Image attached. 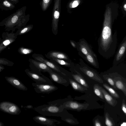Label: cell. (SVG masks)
<instances>
[{
  "label": "cell",
  "instance_id": "7402d4cb",
  "mask_svg": "<svg viewBox=\"0 0 126 126\" xmlns=\"http://www.w3.org/2000/svg\"><path fill=\"white\" fill-rule=\"evenodd\" d=\"M61 118L62 120L70 124L74 125L76 123L75 121L70 115V114L68 113L67 111Z\"/></svg>",
  "mask_w": 126,
  "mask_h": 126
},
{
  "label": "cell",
  "instance_id": "e0dca14e",
  "mask_svg": "<svg viewBox=\"0 0 126 126\" xmlns=\"http://www.w3.org/2000/svg\"><path fill=\"white\" fill-rule=\"evenodd\" d=\"M49 59L50 61L55 64L56 63L63 66L71 68L75 66L74 64L71 61L55 58H52Z\"/></svg>",
  "mask_w": 126,
  "mask_h": 126
},
{
  "label": "cell",
  "instance_id": "5b68a950",
  "mask_svg": "<svg viewBox=\"0 0 126 126\" xmlns=\"http://www.w3.org/2000/svg\"><path fill=\"white\" fill-rule=\"evenodd\" d=\"M17 35L16 33L12 31L4 32L2 34V39L0 43V54L9 45L14 42L17 38Z\"/></svg>",
  "mask_w": 126,
  "mask_h": 126
},
{
  "label": "cell",
  "instance_id": "5bb4252c",
  "mask_svg": "<svg viewBox=\"0 0 126 126\" xmlns=\"http://www.w3.org/2000/svg\"><path fill=\"white\" fill-rule=\"evenodd\" d=\"M48 73L50 78L52 81L66 87H67L69 85V82L68 80L58 73L53 71Z\"/></svg>",
  "mask_w": 126,
  "mask_h": 126
},
{
  "label": "cell",
  "instance_id": "277c9868",
  "mask_svg": "<svg viewBox=\"0 0 126 126\" xmlns=\"http://www.w3.org/2000/svg\"><path fill=\"white\" fill-rule=\"evenodd\" d=\"M29 61L31 70L39 75H43L41 72L48 73L53 71L51 68L42 62L31 58L29 59Z\"/></svg>",
  "mask_w": 126,
  "mask_h": 126
},
{
  "label": "cell",
  "instance_id": "2e32d148",
  "mask_svg": "<svg viewBox=\"0 0 126 126\" xmlns=\"http://www.w3.org/2000/svg\"><path fill=\"white\" fill-rule=\"evenodd\" d=\"M86 62L95 68H99V64L97 56L95 54L90 53L85 56H81Z\"/></svg>",
  "mask_w": 126,
  "mask_h": 126
},
{
  "label": "cell",
  "instance_id": "8992f818",
  "mask_svg": "<svg viewBox=\"0 0 126 126\" xmlns=\"http://www.w3.org/2000/svg\"><path fill=\"white\" fill-rule=\"evenodd\" d=\"M0 110L11 115H19L21 111L18 106L9 101H5L0 103Z\"/></svg>",
  "mask_w": 126,
  "mask_h": 126
},
{
  "label": "cell",
  "instance_id": "d590c367",
  "mask_svg": "<svg viewBox=\"0 0 126 126\" xmlns=\"http://www.w3.org/2000/svg\"><path fill=\"white\" fill-rule=\"evenodd\" d=\"M4 4L7 7H9L10 6V4L7 1L5 0L3 2Z\"/></svg>",
  "mask_w": 126,
  "mask_h": 126
},
{
  "label": "cell",
  "instance_id": "cb8c5ba5",
  "mask_svg": "<svg viewBox=\"0 0 126 126\" xmlns=\"http://www.w3.org/2000/svg\"><path fill=\"white\" fill-rule=\"evenodd\" d=\"M93 88L94 92L95 94L102 99L104 100V98L99 86L98 84H95Z\"/></svg>",
  "mask_w": 126,
  "mask_h": 126
},
{
  "label": "cell",
  "instance_id": "83f0119b",
  "mask_svg": "<svg viewBox=\"0 0 126 126\" xmlns=\"http://www.w3.org/2000/svg\"><path fill=\"white\" fill-rule=\"evenodd\" d=\"M14 63L6 59L0 57V64L7 66H12L14 64Z\"/></svg>",
  "mask_w": 126,
  "mask_h": 126
},
{
  "label": "cell",
  "instance_id": "30bf717a",
  "mask_svg": "<svg viewBox=\"0 0 126 126\" xmlns=\"http://www.w3.org/2000/svg\"><path fill=\"white\" fill-rule=\"evenodd\" d=\"M25 71L27 75L36 83L53 84L50 79L43 74L42 75H39L28 69H26Z\"/></svg>",
  "mask_w": 126,
  "mask_h": 126
},
{
  "label": "cell",
  "instance_id": "603a6c76",
  "mask_svg": "<svg viewBox=\"0 0 126 126\" xmlns=\"http://www.w3.org/2000/svg\"><path fill=\"white\" fill-rule=\"evenodd\" d=\"M32 26H31L26 27L19 29L16 33L17 36L23 35L28 32L32 29Z\"/></svg>",
  "mask_w": 126,
  "mask_h": 126
},
{
  "label": "cell",
  "instance_id": "8fae6325",
  "mask_svg": "<svg viewBox=\"0 0 126 126\" xmlns=\"http://www.w3.org/2000/svg\"><path fill=\"white\" fill-rule=\"evenodd\" d=\"M33 119L37 123L47 126H56L61 123L57 120L48 118L42 115L35 116Z\"/></svg>",
  "mask_w": 126,
  "mask_h": 126
},
{
  "label": "cell",
  "instance_id": "6da1fadb",
  "mask_svg": "<svg viewBox=\"0 0 126 126\" xmlns=\"http://www.w3.org/2000/svg\"><path fill=\"white\" fill-rule=\"evenodd\" d=\"M34 110L41 115L45 116L61 117L67 111L61 105L48 104H44L35 107Z\"/></svg>",
  "mask_w": 126,
  "mask_h": 126
},
{
  "label": "cell",
  "instance_id": "74e56055",
  "mask_svg": "<svg viewBox=\"0 0 126 126\" xmlns=\"http://www.w3.org/2000/svg\"><path fill=\"white\" fill-rule=\"evenodd\" d=\"M24 107L27 109H32L33 108V106L31 105H28Z\"/></svg>",
  "mask_w": 126,
  "mask_h": 126
},
{
  "label": "cell",
  "instance_id": "836d02e7",
  "mask_svg": "<svg viewBox=\"0 0 126 126\" xmlns=\"http://www.w3.org/2000/svg\"><path fill=\"white\" fill-rule=\"evenodd\" d=\"M70 43L71 46L75 48H76V42L73 40H70Z\"/></svg>",
  "mask_w": 126,
  "mask_h": 126
},
{
  "label": "cell",
  "instance_id": "ac0fdd59",
  "mask_svg": "<svg viewBox=\"0 0 126 126\" xmlns=\"http://www.w3.org/2000/svg\"><path fill=\"white\" fill-rule=\"evenodd\" d=\"M99 87L106 101L110 105L113 107L115 106L117 103V101L109 94L103 88L100 86Z\"/></svg>",
  "mask_w": 126,
  "mask_h": 126
},
{
  "label": "cell",
  "instance_id": "3957f363",
  "mask_svg": "<svg viewBox=\"0 0 126 126\" xmlns=\"http://www.w3.org/2000/svg\"><path fill=\"white\" fill-rule=\"evenodd\" d=\"M32 57L34 59L44 63L51 68L54 72L64 78H65L67 76L64 73L63 69H62L58 65L52 62L45 59L42 55L35 53L32 55Z\"/></svg>",
  "mask_w": 126,
  "mask_h": 126
},
{
  "label": "cell",
  "instance_id": "4dcf8cb0",
  "mask_svg": "<svg viewBox=\"0 0 126 126\" xmlns=\"http://www.w3.org/2000/svg\"><path fill=\"white\" fill-rule=\"evenodd\" d=\"M18 19V17L16 15L14 16L11 19V22L13 24L16 23Z\"/></svg>",
  "mask_w": 126,
  "mask_h": 126
},
{
  "label": "cell",
  "instance_id": "f35d334b",
  "mask_svg": "<svg viewBox=\"0 0 126 126\" xmlns=\"http://www.w3.org/2000/svg\"><path fill=\"white\" fill-rule=\"evenodd\" d=\"M4 68V66L0 64V72L3 70Z\"/></svg>",
  "mask_w": 126,
  "mask_h": 126
},
{
  "label": "cell",
  "instance_id": "f546056e",
  "mask_svg": "<svg viewBox=\"0 0 126 126\" xmlns=\"http://www.w3.org/2000/svg\"><path fill=\"white\" fill-rule=\"evenodd\" d=\"M107 81L109 83L111 86H113L115 89L116 86L113 80L111 78L108 77L106 78Z\"/></svg>",
  "mask_w": 126,
  "mask_h": 126
},
{
  "label": "cell",
  "instance_id": "484cf974",
  "mask_svg": "<svg viewBox=\"0 0 126 126\" xmlns=\"http://www.w3.org/2000/svg\"><path fill=\"white\" fill-rule=\"evenodd\" d=\"M104 87L105 88L113 97L117 98H119L120 97L117 93L112 88L110 87L107 84L104 83L103 84Z\"/></svg>",
  "mask_w": 126,
  "mask_h": 126
},
{
  "label": "cell",
  "instance_id": "9a60e30c",
  "mask_svg": "<svg viewBox=\"0 0 126 126\" xmlns=\"http://www.w3.org/2000/svg\"><path fill=\"white\" fill-rule=\"evenodd\" d=\"M45 55L47 58L49 59L55 58L71 61L66 54L61 51L55 50L51 51L48 52Z\"/></svg>",
  "mask_w": 126,
  "mask_h": 126
},
{
  "label": "cell",
  "instance_id": "7bdbcfd3",
  "mask_svg": "<svg viewBox=\"0 0 126 126\" xmlns=\"http://www.w3.org/2000/svg\"><path fill=\"white\" fill-rule=\"evenodd\" d=\"M124 8L125 9V10L126 11V4H125V5H124Z\"/></svg>",
  "mask_w": 126,
  "mask_h": 126
},
{
  "label": "cell",
  "instance_id": "9c48e42d",
  "mask_svg": "<svg viewBox=\"0 0 126 126\" xmlns=\"http://www.w3.org/2000/svg\"><path fill=\"white\" fill-rule=\"evenodd\" d=\"M126 49V36L123 39L116 53L113 62V66L122 63L124 60Z\"/></svg>",
  "mask_w": 126,
  "mask_h": 126
},
{
  "label": "cell",
  "instance_id": "ee69618b",
  "mask_svg": "<svg viewBox=\"0 0 126 126\" xmlns=\"http://www.w3.org/2000/svg\"><path fill=\"white\" fill-rule=\"evenodd\" d=\"M2 39H1L0 37V43L2 41Z\"/></svg>",
  "mask_w": 126,
  "mask_h": 126
},
{
  "label": "cell",
  "instance_id": "44dd1931",
  "mask_svg": "<svg viewBox=\"0 0 126 126\" xmlns=\"http://www.w3.org/2000/svg\"><path fill=\"white\" fill-rule=\"evenodd\" d=\"M70 100H72V99L69 96L65 98L54 100L48 102L47 103L49 104L60 106L66 101Z\"/></svg>",
  "mask_w": 126,
  "mask_h": 126
},
{
  "label": "cell",
  "instance_id": "7c38bea8",
  "mask_svg": "<svg viewBox=\"0 0 126 126\" xmlns=\"http://www.w3.org/2000/svg\"><path fill=\"white\" fill-rule=\"evenodd\" d=\"M88 105L87 104H80L72 100L67 101L61 105L63 108L67 110L79 111L86 109Z\"/></svg>",
  "mask_w": 126,
  "mask_h": 126
},
{
  "label": "cell",
  "instance_id": "ab89813d",
  "mask_svg": "<svg viewBox=\"0 0 126 126\" xmlns=\"http://www.w3.org/2000/svg\"><path fill=\"white\" fill-rule=\"evenodd\" d=\"M49 0H43V1L45 3H47L49 2Z\"/></svg>",
  "mask_w": 126,
  "mask_h": 126
},
{
  "label": "cell",
  "instance_id": "e575fe53",
  "mask_svg": "<svg viewBox=\"0 0 126 126\" xmlns=\"http://www.w3.org/2000/svg\"><path fill=\"white\" fill-rule=\"evenodd\" d=\"M60 13L58 11H55L54 13V16L55 18L56 19H58Z\"/></svg>",
  "mask_w": 126,
  "mask_h": 126
},
{
  "label": "cell",
  "instance_id": "f1b7e54d",
  "mask_svg": "<svg viewBox=\"0 0 126 126\" xmlns=\"http://www.w3.org/2000/svg\"><path fill=\"white\" fill-rule=\"evenodd\" d=\"M105 124L106 125L108 126H113V124L111 121L109 119L107 113L105 114Z\"/></svg>",
  "mask_w": 126,
  "mask_h": 126
},
{
  "label": "cell",
  "instance_id": "4fadbf2b",
  "mask_svg": "<svg viewBox=\"0 0 126 126\" xmlns=\"http://www.w3.org/2000/svg\"><path fill=\"white\" fill-rule=\"evenodd\" d=\"M5 78L8 83L17 89L22 91L27 90V87L18 79L13 76L5 77Z\"/></svg>",
  "mask_w": 126,
  "mask_h": 126
},
{
  "label": "cell",
  "instance_id": "b9f144b4",
  "mask_svg": "<svg viewBox=\"0 0 126 126\" xmlns=\"http://www.w3.org/2000/svg\"><path fill=\"white\" fill-rule=\"evenodd\" d=\"M121 126H126V122H124L121 125Z\"/></svg>",
  "mask_w": 126,
  "mask_h": 126
},
{
  "label": "cell",
  "instance_id": "4316f807",
  "mask_svg": "<svg viewBox=\"0 0 126 126\" xmlns=\"http://www.w3.org/2000/svg\"><path fill=\"white\" fill-rule=\"evenodd\" d=\"M116 86L119 89L121 90L126 96V88L122 81L119 80L115 81Z\"/></svg>",
  "mask_w": 126,
  "mask_h": 126
},
{
  "label": "cell",
  "instance_id": "1f68e13d",
  "mask_svg": "<svg viewBox=\"0 0 126 126\" xmlns=\"http://www.w3.org/2000/svg\"><path fill=\"white\" fill-rule=\"evenodd\" d=\"M80 2V1L78 0L74 1L72 4V7L74 8L77 7L79 5Z\"/></svg>",
  "mask_w": 126,
  "mask_h": 126
},
{
  "label": "cell",
  "instance_id": "7a4b0ae2",
  "mask_svg": "<svg viewBox=\"0 0 126 126\" xmlns=\"http://www.w3.org/2000/svg\"><path fill=\"white\" fill-rule=\"evenodd\" d=\"M79 61V64L76 65V67L91 79L100 83L103 82L101 79L93 69L86 64L81 59H80Z\"/></svg>",
  "mask_w": 126,
  "mask_h": 126
},
{
  "label": "cell",
  "instance_id": "d6a6232c",
  "mask_svg": "<svg viewBox=\"0 0 126 126\" xmlns=\"http://www.w3.org/2000/svg\"><path fill=\"white\" fill-rule=\"evenodd\" d=\"M126 106L125 102L123 103L122 105V110L123 112L126 115Z\"/></svg>",
  "mask_w": 126,
  "mask_h": 126
},
{
  "label": "cell",
  "instance_id": "ffe728a7",
  "mask_svg": "<svg viewBox=\"0 0 126 126\" xmlns=\"http://www.w3.org/2000/svg\"><path fill=\"white\" fill-rule=\"evenodd\" d=\"M76 71L77 73V74H70L69 73L68 76H71L73 79L75 81L83 86L88 88L89 86L85 81L79 74H78V72Z\"/></svg>",
  "mask_w": 126,
  "mask_h": 126
},
{
  "label": "cell",
  "instance_id": "ba28073f",
  "mask_svg": "<svg viewBox=\"0 0 126 126\" xmlns=\"http://www.w3.org/2000/svg\"><path fill=\"white\" fill-rule=\"evenodd\" d=\"M35 92L38 93L49 94L58 89L57 86L54 84H39L36 83H32Z\"/></svg>",
  "mask_w": 126,
  "mask_h": 126
},
{
  "label": "cell",
  "instance_id": "d6986e66",
  "mask_svg": "<svg viewBox=\"0 0 126 126\" xmlns=\"http://www.w3.org/2000/svg\"><path fill=\"white\" fill-rule=\"evenodd\" d=\"M67 79L68 80L69 83L74 90L79 91H83L87 90L86 88L83 87L69 77L67 76Z\"/></svg>",
  "mask_w": 126,
  "mask_h": 126
},
{
  "label": "cell",
  "instance_id": "8d00e7d4",
  "mask_svg": "<svg viewBox=\"0 0 126 126\" xmlns=\"http://www.w3.org/2000/svg\"><path fill=\"white\" fill-rule=\"evenodd\" d=\"M95 126H101V125L98 121L96 120L95 121Z\"/></svg>",
  "mask_w": 126,
  "mask_h": 126
},
{
  "label": "cell",
  "instance_id": "d4e9b609",
  "mask_svg": "<svg viewBox=\"0 0 126 126\" xmlns=\"http://www.w3.org/2000/svg\"><path fill=\"white\" fill-rule=\"evenodd\" d=\"M18 51L21 54L28 55L32 53L33 52V50L31 49L21 47L18 48Z\"/></svg>",
  "mask_w": 126,
  "mask_h": 126
},
{
  "label": "cell",
  "instance_id": "60d3db41",
  "mask_svg": "<svg viewBox=\"0 0 126 126\" xmlns=\"http://www.w3.org/2000/svg\"><path fill=\"white\" fill-rule=\"evenodd\" d=\"M4 126V124L0 121V126Z\"/></svg>",
  "mask_w": 126,
  "mask_h": 126
},
{
  "label": "cell",
  "instance_id": "52a82bcc",
  "mask_svg": "<svg viewBox=\"0 0 126 126\" xmlns=\"http://www.w3.org/2000/svg\"><path fill=\"white\" fill-rule=\"evenodd\" d=\"M76 48L80 56H85L90 53L95 54L91 46L83 38L80 39L79 42H76Z\"/></svg>",
  "mask_w": 126,
  "mask_h": 126
}]
</instances>
